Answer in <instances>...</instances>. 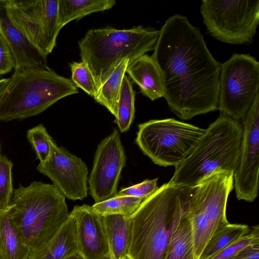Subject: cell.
Wrapping results in <instances>:
<instances>
[{"mask_svg": "<svg viewBox=\"0 0 259 259\" xmlns=\"http://www.w3.org/2000/svg\"><path fill=\"white\" fill-rule=\"evenodd\" d=\"M9 210L0 212V259H28L31 251L14 227Z\"/></svg>", "mask_w": 259, "mask_h": 259, "instance_id": "20", "label": "cell"}, {"mask_svg": "<svg viewBox=\"0 0 259 259\" xmlns=\"http://www.w3.org/2000/svg\"><path fill=\"white\" fill-rule=\"evenodd\" d=\"M0 31L13 54L15 70L26 68L49 67L47 59L27 39L9 19L5 0H0Z\"/></svg>", "mask_w": 259, "mask_h": 259, "instance_id": "15", "label": "cell"}, {"mask_svg": "<svg viewBox=\"0 0 259 259\" xmlns=\"http://www.w3.org/2000/svg\"><path fill=\"white\" fill-rule=\"evenodd\" d=\"M13 162L0 152V212L9 208L13 195Z\"/></svg>", "mask_w": 259, "mask_h": 259, "instance_id": "27", "label": "cell"}, {"mask_svg": "<svg viewBox=\"0 0 259 259\" xmlns=\"http://www.w3.org/2000/svg\"><path fill=\"white\" fill-rule=\"evenodd\" d=\"M36 170L48 177L65 198L73 201L87 197L88 168L81 158L58 147L54 142L48 159L39 163Z\"/></svg>", "mask_w": 259, "mask_h": 259, "instance_id": "13", "label": "cell"}, {"mask_svg": "<svg viewBox=\"0 0 259 259\" xmlns=\"http://www.w3.org/2000/svg\"><path fill=\"white\" fill-rule=\"evenodd\" d=\"M76 221L79 253L84 259H110L107 239L102 217L91 205L74 206L71 212Z\"/></svg>", "mask_w": 259, "mask_h": 259, "instance_id": "14", "label": "cell"}, {"mask_svg": "<svg viewBox=\"0 0 259 259\" xmlns=\"http://www.w3.org/2000/svg\"><path fill=\"white\" fill-rule=\"evenodd\" d=\"M15 66V61L13 54L0 31V75L10 72Z\"/></svg>", "mask_w": 259, "mask_h": 259, "instance_id": "31", "label": "cell"}, {"mask_svg": "<svg viewBox=\"0 0 259 259\" xmlns=\"http://www.w3.org/2000/svg\"><path fill=\"white\" fill-rule=\"evenodd\" d=\"M249 227L230 223L217 230L209 240L200 259H211L230 245L247 234Z\"/></svg>", "mask_w": 259, "mask_h": 259, "instance_id": "23", "label": "cell"}, {"mask_svg": "<svg viewBox=\"0 0 259 259\" xmlns=\"http://www.w3.org/2000/svg\"><path fill=\"white\" fill-rule=\"evenodd\" d=\"M159 34L160 30L142 25L129 29L107 27L89 30L79 40L78 47L81 61L92 72L98 89L122 59L128 58L129 65L154 50Z\"/></svg>", "mask_w": 259, "mask_h": 259, "instance_id": "5", "label": "cell"}, {"mask_svg": "<svg viewBox=\"0 0 259 259\" xmlns=\"http://www.w3.org/2000/svg\"><path fill=\"white\" fill-rule=\"evenodd\" d=\"M193 187L163 184L130 217L126 259H165L172 230L187 207Z\"/></svg>", "mask_w": 259, "mask_h": 259, "instance_id": "2", "label": "cell"}, {"mask_svg": "<svg viewBox=\"0 0 259 259\" xmlns=\"http://www.w3.org/2000/svg\"><path fill=\"white\" fill-rule=\"evenodd\" d=\"M128 64V58L122 59L108 79L99 88L94 97L97 102L105 107L115 118L117 116L122 82Z\"/></svg>", "mask_w": 259, "mask_h": 259, "instance_id": "22", "label": "cell"}, {"mask_svg": "<svg viewBox=\"0 0 259 259\" xmlns=\"http://www.w3.org/2000/svg\"><path fill=\"white\" fill-rule=\"evenodd\" d=\"M152 56L161 75L163 97L180 118L219 109L221 64L187 17L175 15L165 21Z\"/></svg>", "mask_w": 259, "mask_h": 259, "instance_id": "1", "label": "cell"}, {"mask_svg": "<svg viewBox=\"0 0 259 259\" xmlns=\"http://www.w3.org/2000/svg\"><path fill=\"white\" fill-rule=\"evenodd\" d=\"M64 259H84L79 252L72 254Z\"/></svg>", "mask_w": 259, "mask_h": 259, "instance_id": "33", "label": "cell"}, {"mask_svg": "<svg viewBox=\"0 0 259 259\" xmlns=\"http://www.w3.org/2000/svg\"><path fill=\"white\" fill-rule=\"evenodd\" d=\"M243 127L238 120L222 113L205 129L190 154L175 167L168 182L193 187L200 181L220 170L234 173L240 160Z\"/></svg>", "mask_w": 259, "mask_h": 259, "instance_id": "4", "label": "cell"}, {"mask_svg": "<svg viewBox=\"0 0 259 259\" xmlns=\"http://www.w3.org/2000/svg\"><path fill=\"white\" fill-rule=\"evenodd\" d=\"M114 0H58V25L60 29L69 22L94 13L111 9Z\"/></svg>", "mask_w": 259, "mask_h": 259, "instance_id": "19", "label": "cell"}, {"mask_svg": "<svg viewBox=\"0 0 259 259\" xmlns=\"http://www.w3.org/2000/svg\"><path fill=\"white\" fill-rule=\"evenodd\" d=\"M208 32L221 41L250 42L259 21L258 0H203L200 7Z\"/></svg>", "mask_w": 259, "mask_h": 259, "instance_id": "8", "label": "cell"}, {"mask_svg": "<svg viewBox=\"0 0 259 259\" xmlns=\"http://www.w3.org/2000/svg\"><path fill=\"white\" fill-rule=\"evenodd\" d=\"M71 80L77 88L94 97L98 88L94 77L88 66L83 62H73L69 64Z\"/></svg>", "mask_w": 259, "mask_h": 259, "instance_id": "28", "label": "cell"}, {"mask_svg": "<svg viewBox=\"0 0 259 259\" xmlns=\"http://www.w3.org/2000/svg\"><path fill=\"white\" fill-rule=\"evenodd\" d=\"M13 24L45 57L52 53L60 31L58 0H5Z\"/></svg>", "mask_w": 259, "mask_h": 259, "instance_id": "10", "label": "cell"}, {"mask_svg": "<svg viewBox=\"0 0 259 259\" xmlns=\"http://www.w3.org/2000/svg\"><path fill=\"white\" fill-rule=\"evenodd\" d=\"M259 242V226H253L249 232L237 241L228 246L211 259H233L245 247Z\"/></svg>", "mask_w": 259, "mask_h": 259, "instance_id": "29", "label": "cell"}, {"mask_svg": "<svg viewBox=\"0 0 259 259\" xmlns=\"http://www.w3.org/2000/svg\"><path fill=\"white\" fill-rule=\"evenodd\" d=\"M79 252L73 214L69 215L53 238L46 245L30 252L28 259H64Z\"/></svg>", "mask_w": 259, "mask_h": 259, "instance_id": "16", "label": "cell"}, {"mask_svg": "<svg viewBox=\"0 0 259 259\" xmlns=\"http://www.w3.org/2000/svg\"><path fill=\"white\" fill-rule=\"evenodd\" d=\"M11 77L2 78L0 79V101L6 91L10 81Z\"/></svg>", "mask_w": 259, "mask_h": 259, "instance_id": "32", "label": "cell"}, {"mask_svg": "<svg viewBox=\"0 0 259 259\" xmlns=\"http://www.w3.org/2000/svg\"><path fill=\"white\" fill-rule=\"evenodd\" d=\"M141 93L152 101L163 97L161 75L151 56L145 54L130 64L126 70Z\"/></svg>", "mask_w": 259, "mask_h": 259, "instance_id": "17", "label": "cell"}, {"mask_svg": "<svg viewBox=\"0 0 259 259\" xmlns=\"http://www.w3.org/2000/svg\"><path fill=\"white\" fill-rule=\"evenodd\" d=\"M158 179L146 180L138 184L121 189L116 195L130 196L145 199L158 189Z\"/></svg>", "mask_w": 259, "mask_h": 259, "instance_id": "30", "label": "cell"}, {"mask_svg": "<svg viewBox=\"0 0 259 259\" xmlns=\"http://www.w3.org/2000/svg\"><path fill=\"white\" fill-rule=\"evenodd\" d=\"M144 200L130 196L115 195L105 201L95 203L91 205V208L101 217L116 214L130 217Z\"/></svg>", "mask_w": 259, "mask_h": 259, "instance_id": "25", "label": "cell"}, {"mask_svg": "<svg viewBox=\"0 0 259 259\" xmlns=\"http://www.w3.org/2000/svg\"><path fill=\"white\" fill-rule=\"evenodd\" d=\"M0 30H1V21H0Z\"/></svg>", "mask_w": 259, "mask_h": 259, "instance_id": "34", "label": "cell"}, {"mask_svg": "<svg viewBox=\"0 0 259 259\" xmlns=\"http://www.w3.org/2000/svg\"><path fill=\"white\" fill-rule=\"evenodd\" d=\"M259 62L249 54L234 53L221 64L219 110L242 119L259 93Z\"/></svg>", "mask_w": 259, "mask_h": 259, "instance_id": "9", "label": "cell"}, {"mask_svg": "<svg viewBox=\"0 0 259 259\" xmlns=\"http://www.w3.org/2000/svg\"><path fill=\"white\" fill-rule=\"evenodd\" d=\"M130 217L116 214L102 217L110 259H126L130 238Z\"/></svg>", "mask_w": 259, "mask_h": 259, "instance_id": "18", "label": "cell"}, {"mask_svg": "<svg viewBox=\"0 0 259 259\" xmlns=\"http://www.w3.org/2000/svg\"><path fill=\"white\" fill-rule=\"evenodd\" d=\"M126 160L119 133L114 128L98 145L88 178L89 194L95 203L105 201L117 193L121 172Z\"/></svg>", "mask_w": 259, "mask_h": 259, "instance_id": "11", "label": "cell"}, {"mask_svg": "<svg viewBox=\"0 0 259 259\" xmlns=\"http://www.w3.org/2000/svg\"><path fill=\"white\" fill-rule=\"evenodd\" d=\"M0 101V120L7 122L37 115L60 99L77 94L71 79L49 67L15 70Z\"/></svg>", "mask_w": 259, "mask_h": 259, "instance_id": "6", "label": "cell"}, {"mask_svg": "<svg viewBox=\"0 0 259 259\" xmlns=\"http://www.w3.org/2000/svg\"><path fill=\"white\" fill-rule=\"evenodd\" d=\"M135 93L128 77L124 75L121 88L117 116L114 122L118 126L120 133H125L130 128L134 119Z\"/></svg>", "mask_w": 259, "mask_h": 259, "instance_id": "24", "label": "cell"}, {"mask_svg": "<svg viewBox=\"0 0 259 259\" xmlns=\"http://www.w3.org/2000/svg\"><path fill=\"white\" fill-rule=\"evenodd\" d=\"M9 212L22 242L30 251L47 244L70 213L65 197L53 184L36 181L14 189Z\"/></svg>", "mask_w": 259, "mask_h": 259, "instance_id": "3", "label": "cell"}, {"mask_svg": "<svg viewBox=\"0 0 259 259\" xmlns=\"http://www.w3.org/2000/svg\"><path fill=\"white\" fill-rule=\"evenodd\" d=\"M186 209L172 230L165 259H194L192 230Z\"/></svg>", "mask_w": 259, "mask_h": 259, "instance_id": "21", "label": "cell"}, {"mask_svg": "<svg viewBox=\"0 0 259 259\" xmlns=\"http://www.w3.org/2000/svg\"><path fill=\"white\" fill-rule=\"evenodd\" d=\"M26 138L34 151L39 163L46 161L51 154L52 143L55 142L45 126L40 123L27 132Z\"/></svg>", "mask_w": 259, "mask_h": 259, "instance_id": "26", "label": "cell"}, {"mask_svg": "<svg viewBox=\"0 0 259 259\" xmlns=\"http://www.w3.org/2000/svg\"><path fill=\"white\" fill-rule=\"evenodd\" d=\"M205 132L174 118L154 119L138 125L136 143L156 164L175 166L182 162Z\"/></svg>", "mask_w": 259, "mask_h": 259, "instance_id": "7", "label": "cell"}, {"mask_svg": "<svg viewBox=\"0 0 259 259\" xmlns=\"http://www.w3.org/2000/svg\"><path fill=\"white\" fill-rule=\"evenodd\" d=\"M242 121L241 154L233 186L238 200L251 202L257 197L258 190L259 93Z\"/></svg>", "mask_w": 259, "mask_h": 259, "instance_id": "12", "label": "cell"}]
</instances>
